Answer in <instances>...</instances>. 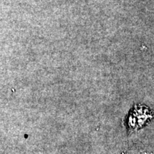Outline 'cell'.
<instances>
[{"label":"cell","mask_w":154,"mask_h":154,"mask_svg":"<svg viewBox=\"0 0 154 154\" xmlns=\"http://www.w3.org/2000/svg\"><path fill=\"white\" fill-rule=\"evenodd\" d=\"M154 117V113L145 106H136L128 117V130L134 131L143 127Z\"/></svg>","instance_id":"cell-1"},{"label":"cell","mask_w":154,"mask_h":154,"mask_svg":"<svg viewBox=\"0 0 154 154\" xmlns=\"http://www.w3.org/2000/svg\"><path fill=\"white\" fill-rule=\"evenodd\" d=\"M138 154H148L147 153H143V152H140V153H138Z\"/></svg>","instance_id":"cell-2"}]
</instances>
